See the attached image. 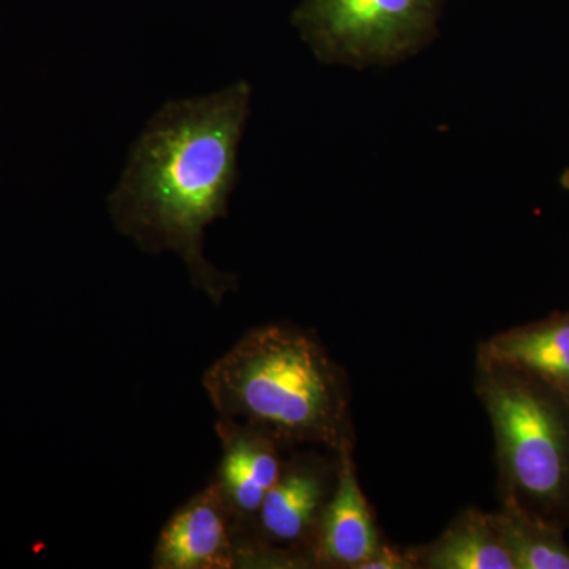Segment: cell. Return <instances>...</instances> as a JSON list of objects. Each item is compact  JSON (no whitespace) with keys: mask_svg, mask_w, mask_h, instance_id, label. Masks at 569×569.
<instances>
[{"mask_svg":"<svg viewBox=\"0 0 569 569\" xmlns=\"http://www.w3.org/2000/svg\"><path fill=\"white\" fill-rule=\"evenodd\" d=\"M250 97L249 84L239 81L164 103L134 141L108 200L122 234L148 252L179 254L194 287L213 302L233 282L206 260L204 231L228 213Z\"/></svg>","mask_w":569,"mask_h":569,"instance_id":"6da1fadb","label":"cell"},{"mask_svg":"<svg viewBox=\"0 0 569 569\" xmlns=\"http://www.w3.org/2000/svg\"><path fill=\"white\" fill-rule=\"evenodd\" d=\"M220 421L277 443L346 449L342 377L316 337L287 325L252 329L204 372Z\"/></svg>","mask_w":569,"mask_h":569,"instance_id":"7a4b0ae2","label":"cell"},{"mask_svg":"<svg viewBox=\"0 0 569 569\" xmlns=\"http://www.w3.org/2000/svg\"><path fill=\"white\" fill-rule=\"evenodd\" d=\"M440 0H302L293 24L331 63H389L413 54L436 31Z\"/></svg>","mask_w":569,"mask_h":569,"instance_id":"3957f363","label":"cell"},{"mask_svg":"<svg viewBox=\"0 0 569 569\" xmlns=\"http://www.w3.org/2000/svg\"><path fill=\"white\" fill-rule=\"evenodd\" d=\"M482 397L512 485L535 500L559 498L568 481L569 441L556 408L512 378H489Z\"/></svg>","mask_w":569,"mask_h":569,"instance_id":"277c9868","label":"cell"},{"mask_svg":"<svg viewBox=\"0 0 569 569\" xmlns=\"http://www.w3.org/2000/svg\"><path fill=\"white\" fill-rule=\"evenodd\" d=\"M216 482L190 498L164 523L153 549L157 569H222L233 567L230 516Z\"/></svg>","mask_w":569,"mask_h":569,"instance_id":"5b68a950","label":"cell"},{"mask_svg":"<svg viewBox=\"0 0 569 569\" xmlns=\"http://www.w3.org/2000/svg\"><path fill=\"white\" fill-rule=\"evenodd\" d=\"M222 462L216 485L233 515H258L269 490L282 475L279 443L249 427L220 421Z\"/></svg>","mask_w":569,"mask_h":569,"instance_id":"8992f818","label":"cell"},{"mask_svg":"<svg viewBox=\"0 0 569 569\" xmlns=\"http://www.w3.org/2000/svg\"><path fill=\"white\" fill-rule=\"evenodd\" d=\"M378 549L376 523L346 456L335 496L321 516L318 553L326 563L361 568Z\"/></svg>","mask_w":569,"mask_h":569,"instance_id":"52a82bcc","label":"cell"},{"mask_svg":"<svg viewBox=\"0 0 569 569\" xmlns=\"http://www.w3.org/2000/svg\"><path fill=\"white\" fill-rule=\"evenodd\" d=\"M323 473L312 463L298 462L283 468L258 511L266 537L295 545L309 537L326 508Z\"/></svg>","mask_w":569,"mask_h":569,"instance_id":"ba28073f","label":"cell"},{"mask_svg":"<svg viewBox=\"0 0 569 569\" xmlns=\"http://www.w3.org/2000/svg\"><path fill=\"white\" fill-rule=\"evenodd\" d=\"M493 367L526 370L569 389V323L535 326L498 336L485 348Z\"/></svg>","mask_w":569,"mask_h":569,"instance_id":"9c48e42d","label":"cell"},{"mask_svg":"<svg viewBox=\"0 0 569 569\" xmlns=\"http://www.w3.org/2000/svg\"><path fill=\"white\" fill-rule=\"evenodd\" d=\"M426 567L437 569H516L493 519L468 512L427 552Z\"/></svg>","mask_w":569,"mask_h":569,"instance_id":"30bf717a","label":"cell"},{"mask_svg":"<svg viewBox=\"0 0 569 569\" xmlns=\"http://www.w3.org/2000/svg\"><path fill=\"white\" fill-rule=\"evenodd\" d=\"M492 519L516 569H569V549L556 530L519 511Z\"/></svg>","mask_w":569,"mask_h":569,"instance_id":"8fae6325","label":"cell"},{"mask_svg":"<svg viewBox=\"0 0 569 569\" xmlns=\"http://www.w3.org/2000/svg\"><path fill=\"white\" fill-rule=\"evenodd\" d=\"M407 560L389 549H378L372 559L367 560L361 568L366 569H399L407 568Z\"/></svg>","mask_w":569,"mask_h":569,"instance_id":"7c38bea8","label":"cell"}]
</instances>
